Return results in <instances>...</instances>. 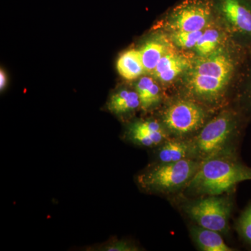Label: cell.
I'll return each mask as SVG.
<instances>
[{"label": "cell", "instance_id": "obj_1", "mask_svg": "<svg viewBox=\"0 0 251 251\" xmlns=\"http://www.w3.org/2000/svg\"><path fill=\"white\" fill-rule=\"evenodd\" d=\"M250 180L251 168L241 163L232 153L220 152L201 161L187 186L197 194L221 196L239 183Z\"/></svg>", "mask_w": 251, "mask_h": 251}, {"label": "cell", "instance_id": "obj_2", "mask_svg": "<svg viewBox=\"0 0 251 251\" xmlns=\"http://www.w3.org/2000/svg\"><path fill=\"white\" fill-rule=\"evenodd\" d=\"M234 59L222 52H214L195 64L188 77V85L200 98L215 99L224 90L232 77Z\"/></svg>", "mask_w": 251, "mask_h": 251}, {"label": "cell", "instance_id": "obj_3", "mask_svg": "<svg viewBox=\"0 0 251 251\" xmlns=\"http://www.w3.org/2000/svg\"><path fill=\"white\" fill-rule=\"evenodd\" d=\"M201 163L188 158L174 163H160L140 175L138 183L150 192H173L187 186Z\"/></svg>", "mask_w": 251, "mask_h": 251}, {"label": "cell", "instance_id": "obj_4", "mask_svg": "<svg viewBox=\"0 0 251 251\" xmlns=\"http://www.w3.org/2000/svg\"><path fill=\"white\" fill-rule=\"evenodd\" d=\"M238 126L237 117L232 112H224L206 124L191 143V155L203 160L215 156L223 149Z\"/></svg>", "mask_w": 251, "mask_h": 251}, {"label": "cell", "instance_id": "obj_5", "mask_svg": "<svg viewBox=\"0 0 251 251\" xmlns=\"http://www.w3.org/2000/svg\"><path fill=\"white\" fill-rule=\"evenodd\" d=\"M186 211L198 226L221 233L228 229L232 203L226 198L209 196L188 204Z\"/></svg>", "mask_w": 251, "mask_h": 251}, {"label": "cell", "instance_id": "obj_6", "mask_svg": "<svg viewBox=\"0 0 251 251\" xmlns=\"http://www.w3.org/2000/svg\"><path fill=\"white\" fill-rule=\"evenodd\" d=\"M214 11L211 0H183L170 12L168 23L175 31L202 30Z\"/></svg>", "mask_w": 251, "mask_h": 251}, {"label": "cell", "instance_id": "obj_7", "mask_svg": "<svg viewBox=\"0 0 251 251\" xmlns=\"http://www.w3.org/2000/svg\"><path fill=\"white\" fill-rule=\"evenodd\" d=\"M205 112L197 104L188 100H178L170 105L163 116L168 130L176 135L189 134L202 126Z\"/></svg>", "mask_w": 251, "mask_h": 251}, {"label": "cell", "instance_id": "obj_8", "mask_svg": "<svg viewBox=\"0 0 251 251\" xmlns=\"http://www.w3.org/2000/svg\"><path fill=\"white\" fill-rule=\"evenodd\" d=\"M214 9L251 41V0H211Z\"/></svg>", "mask_w": 251, "mask_h": 251}, {"label": "cell", "instance_id": "obj_9", "mask_svg": "<svg viewBox=\"0 0 251 251\" xmlns=\"http://www.w3.org/2000/svg\"><path fill=\"white\" fill-rule=\"evenodd\" d=\"M128 137L137 145L150 148L161 143L166 135L158 122L145 120L132 124L128 128Z\"/></svg>", "mask_w": 251, "mask_h": 251}, {"label": "cell", "instance_id": "obj_10", "mask_svg": "<svg viewBox=\"0 0 251 251\" xmlns=\"http://www.w3.org/2000/svg\"><path fill=\"white\" fill-rule=\"evenodd\" d=\"M187 61L173 52H167L157 64L152 74L161 82H171L187 67Z\"/></svg>", "mask_w": 251, "mask_h": 251}, {"label": "cell", "instance_id": "obj_11", "mask_svg": "<svg viewBox=\"0 0 251 251\" xmlns=\"http://www.w3.org/2000/svg\"><path fill=\"white\" fill-rule=\"evenodd\" d=\"M119 74L124 78L132 80L145 73L139 50L130 49L123 52L117 62Z\"/></svg>", "mask_w": 251, "mask_h": 251}, {"label": "cell", "instance_id": "obj_12", "mask_svg": "<svg viewBox=\"0 0 251 251\" xmlns=\"http://www.w3.org/2000/svg\"><path fill=\"white\" fill-rule=\"evenodd\" d=\"M220 232L204 227H193L191 234L193 240L198 247L204 251H232L233 249L228 247L220 235Z\"/></svg>", "mask_w": 251, "mask_h": 251}, {"label": "cell", "instance_id": "obj_13", "mask_svg": "<svg viewBox=\"0 0 251 251\" xmlns=\"http://www.w3.org/2000/svg\"><path fill=\"white\" fill-rule=\"evenodd\" d=\"M140 107L137 92L128 90L117 91L109 99L108 109L115 115H122L134 111Z\"/></svg>", "mask_w": 251, "mask_h": 251}, {"label": "cell", "instance_id": "obj_14", "mask_svg": "<svg viewBox=\"0 0 251 251\" xmlns=\"http://www.w3.org/2000/svg\"><path fill=\"white\" fill-rule=\"evenodd\" d=\"M191 155V143L173 140L162 145L158 153L160 163H174L188 158Z\"/></svg>", "mask_w": 251, "mask_h": 251}, {"label": "cell", "instance_id": "obj_15", "mask_svg": "<svg viewBox=\"0 0 251 251\" xmlns=\"http://www.w3.org/2000/svg\"><path fill=\"white\" fill-rule=\"evenodd\" d=\"M136 92L139 96L140 108L149 110L159 102L161 91L151 77H141L136 85Z\"/></svg>", "mask_w": 251, "mask_h": 251}, {"label": "cell", "instance_id": "obj_16", "mask_svg": "<svg viewBox=\"0 0 251 251\" xmlns=\"http://www.w3.org/2000/svg\"><path fill=\"white\" fill-rule=\"evenodd\" d=\"M145 73H151L156 69L157 64L165 54L166 46L158 40L149 41L139 50Z\"/></svg>", "mask_w": 251, "mask_h": 251}, {"label": "cell", "instance_id": "obj_17", "mask_svg": "<svg viewBox=\"0 0 251 251\" xmlns=\"http://www.w3.org/2000/svg\"><path fill=\"white\" fill-rule=\"evenodd\" d=\"M221 34L216 28H210L203 31L202 35L196 44L195 49L199 55L206 57L214 53L219 45Z\"/></svg>", "mask_w": 251, "mask_h": 251}, {"label": "cell", "instance_id": "obj_18", "mask_svg": "<svg viewBox=\"0 0 251 251\" xmlns=\"http://www.w3.org/2000/svg\"><path fill=\"white\" fill-rule=\"evenodd\" d=\"M202 34V30L176 31L173 33V39L176 45L182 49H195Z\"/></svg>", "mask_w": 251, "mask_h": 251}, {"label": "cell", "instance_id": "obj_19", "mask_svg": "<svg viewBox=\"0 0 251 251\" xmlns=\"http://www.w3.org/2000/svg\"><path fill=\"white\" fill-rule=\"evenodd\" d=\"M237 228L243 240L251 247V203L238 219Z\"/></svg>", "mask_w": 251, "mask_h": 251}, {"label": "cell", "instance_id": "obj_20", "mask_svg": "<svg viewBox=\"0 0 251 251\" xmlns=\"http://www.w3.org/2000/svg\"><path fill=\"white\" fill-rule=\"evenodd\" d=\"M6 82H7V78H6V74L1 69L0 72V89L1 90H4V87H6Z\"/></svg>", "mask_w": 251, "mask_h": 251}, {"label": "cell", "instance_id": "obj_21", "mask_svg": "<svg viewBox=\"0 0 251 251\" xmlns=\"http://www.w3.org/2000/svg\"><path fill=\"white\" fill-rule=\"evenodd\" d=\"M250 82H249L248 83V88H247V100H248V105H249V108L250 109L251 111V76L250 78Z\"/></svg>", "mask_w": 251, "mask_h": 251}]
</instances>
